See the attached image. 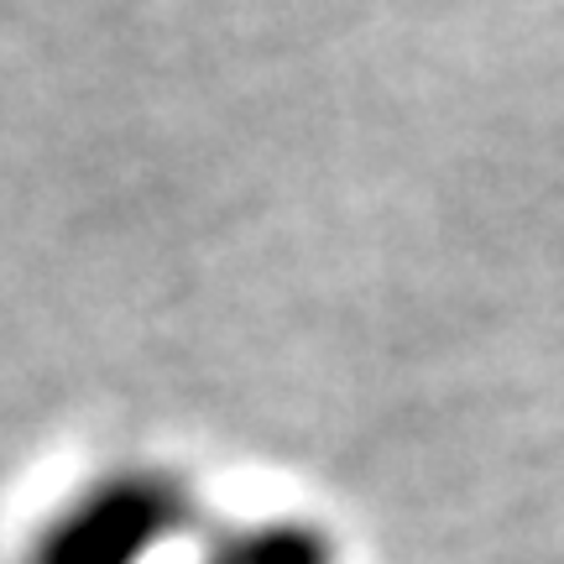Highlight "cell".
I'll return each mask as SVG.
<instances>
[{
    "instance_id": "6da1fadb",
    "label": "cell",
    "mask_w": 564,
    "mask_h": 564,
    "mask_svg": "<svg viewBox=\"0 0 564 564\" xmlns=\"http://www.w3.org/2000/svg\"><path fill=\"white\" fill-rule=\"evenodd\" d=\"M199 518L194 486L158 465H116L37 528L26 564H147Z\"/></svg>"
},
{
    "instance_id": "7a4b0ae2",
    "label": "cell",
    "mask_w": 564,
    "mask_h": 564,
    "mask_svg": "<svg viewBox=\"0 0 564 564\" xmlns=\"http://www.w3.org/2000/svg\"><path fill=\"white\" fill-rule=\"evenodd\" d=\"M199 564H340L335 539L308 518H257L225 528Z\"/></svg>"
}]
</instances>
